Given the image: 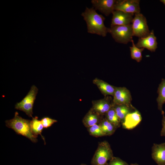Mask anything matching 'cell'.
<instances>
[{"mask_svg": "<svg viewBox=\"0 0 165 165\" xmlns=\"http://www.w3.org/2000/svg\"><path fill=\"white\" fill-rule=\"evenodd\" d=\"M87 25V32L104 37L109 32L110 28L104 24L105 18L98 14L94 7H86L84 12L81 14Z\"/></svg>", "mask_w": 165, "mask_h": 165, "instance_id": "1", "label": "cell"}, {"mask_svg": "<svg viewBox=\"0 0 165 165\" xmlns=\"http://www.w3.org/2000/svg\"><path fill=\"white\" fill-rule=\"evenodd\" d=\"M31 120L23 118L19 116L17 112L14 118L6 121V126L13 130L18 134L23 136L34 143L36 142L37 138L32 133L31 127Z\"/></svg>", "mask_w": 165, "mask_h": 165, "instance_id": "2", "label": "cell"}, {"mask_svg": "<svg viewBox=\"0 0 165 165\" xmlns=\"http://www.w3.org/2000/svg\"><path fill=\"white\" fill-rule=\"evenodd\" d=\"M112 151L106 141L99 143L91 161V165H107L108 161L113 157Z\"/></svg>", "mask_w": 165, "mask_h": 165, "instance_id": "3", "label": "cell"}, {"mask_svg": "<svg viewBox=\"0 0 165 165\" xmlns=\"http://www.w3.org/2000/svg\"><path fill=\"white\" fill-rule=\"evenodd\" d=\"M109 33L118 43L127 44L131 42L133 39L131 24L127 25L111 26Z\"/></svg>", "mask_w": 165, "mask_h": 165, "instance_id": "4", "label": "cell"}, {"mask_svg": "<svg viewBox=\"0 0 165 165\" xmlns=\"http://www.w3.org/2000/svg\"><path fill=\"white\" fill-rule=\"evenodd\" d=\"M38 90L35 85H32L26 96L21 101L16 103L15 108L24 112L29 117H32L34 104Z\"/></svg>", "mask_w": 165, "mask_h": 165, "instance_id": "5", "label": "cell"}, {"mask_svg": "<svg viewBox=\"0 0 165 165\" xmlns=\"http://www.w3.org/2000/svg\"><path fill=\"white\" fill-rule=\"evenodd\" d=\"M133 36L139 38L146 37L150 31L145 17L140 13L134 14L132 23Z\"/></svg>", "mask_w": 165, "mask_h": 165, "instance_id": "6", "label": "cell"}, {"mask_svg": "<svg viewBox=\"0 0 165 165\" xmlns=\"http://www.w3.org/2000/svg\"><path fill=\"white\" fill-rule=\"evenodd\" d=\"M140 1L138 0H116L114 10L134 14L140 13Z\"/></svg>", "mask_w": 165, "mask_h": 165, "instance_id": "7", "label": "cell"}, {"mask_svg": "<svg viewBox=\"0 0 165 165\" xmlns=\"http://www.w3.org/2000/svg\"><path fill=\"white\" fill-rule=\"evenodd\" d=\"M112 101L113 106L126 105H131V96L130 91L124 87H116Z\"/></svg>", "mask_w": 165, "mask_h": 165, "instance_id": "8", "label": "cell"}, {"mask_svg": "<svg viewBox=\"0 0 165 165\" xmlns=\"http://www.w3.org/2000/svg\"><path fill=\"white\" fill-rule=\"evenodd\" d=\"M111 26L127 25L131 24L134 14L114 10L113 12Z\"/></svg>", "mask_w": 165, "mask_h": 165, "instance_id": "9", "label": "cell"}, {"mask_svg": "<svg viewBox=\"0 0 165 165\" xmlns=\"http://www.w3.org/2000/svg\"><path fill=\"white\" fill-rule=\"evenodd\" d=\"M115 0H92L91 2L96 10L108 16L114 10Z\"/></svg>", "mask_w": 165, "mask_h": 165, "instance_id": "10", "label": "cell"}, {"mask_svg": "<svg viewBox=\"0 0 165 165\" xmlns=\"http://www.w3.org/2000/svg\"><path fill=\"white\" fill-rule=\"evenodd\" d=\"M156 38L152 30L146 37L139 38L136 46L138 48H146L151 52H155L157 48Z\"/></svg>", "mask_w": 165, "mask_h": 165, "instance_id": "11", "label": "cell"}, {"mask_svg": "<svg viewBox=\"0 0 165 165\" xmlns=\"http://www.w3.org/2000/svg\"><path fill=\"white\" fill-rule=\"evenodd\" d=\"M142 117L140 112L136 110L128 114L121 123L123 128L127 130L132 129L141 122Z\"/></svg>", "mask_w": 165, "mask_h": 165, "instance_id": "12", "label": "cell"}, {"mask_svg": "<svg viewBox=\"0 0 165 165\" xmlns=\"http://www.w3.org/2000/svg\"><path fill=\"white\" fill-rule=\"evenodd\" d=\"M151 156L158 165H165V143L154 144L152 147Z\"/></svg>", "mask_w": 165, "mask_h": 165, "instance_id": "13", "label": "cell"}, {"mask_svg": "<svg viewBox=\"0 0 165 165\" xmlns=\"http://www.w3.org/2000/svg\"><path fill=\"white\" fill-rule=\"evenodd\" d=\"M108 97L92 102L91 110L100 115H105L113 106Z\"/></svg>", "mask_w": 165, "mask_h": 165, "instance_id": "14", "label": "cell"}, {"mask_svg": "<svg viewBox=\"0 0 165 165\" xmlns=\"http://www.w3.org/2000/svg\"><path fill=\"white\" fill-rule=\"evenodd\" d=\"M93 82L94 84L97 86L101 93L105 96L108 95L113 96L115 87L97 78H96L94 79Z\"/></svg>", "mask_w": 165, "mask_h": 165, "instance_id": "15", "label": "cell"}, {"mask_svg": "<svg viewBox=\"0 0 165 165\" xmlns=\"http://www.w3.org/2000/svg\"><path fill=\"white\" fill-rule=\"evenodd\" d=\"M100 116L90 109L83 118V123L87 128L99 123L102 120Z\"/></svg>", "mask_w": 165, "mask_h": 165, "instance_id": "16", "label": "cell"}, {"mask_svg": "<svg viewBox=\"0 0 165 165\" xmlns=\"http://www.w3.org/2000/svg\"><path fill=\"white\" fill-rule=\"evenodd\" d=\"M31 127L33 134L36 137L38 135H40L46 144L45 139L41 134L44 127L41 120L38 119V117H32L31 122Z\"/></svg>", "mask_w": 165, "mask_h": 165, "instance_id": "17", "label": "cell"}, {"mask_svg": "<svg viewBox=\"0 0 165 165\" xmlns=\"http://www.w3.org/2000/svg\"><path fill=\"white\" fill-rule=\"evenodd\" d=\"M158 96L156 101L158 103V108L162 114L164 112L163 110L162 107L163 104L165 103V79H162L158 88Z\"/></svg>", "mask_w": 165, "mask_h": 165, "instance_id": "18", "label": "cell"}, {"mask_svg": "<svg viewBox=\"0 0 165 165\" xmlns=\"http://www.w3.org/2000/svg\"><path fill=\"white\" fill-rule=\"evenodd\" d=\"M130 106L126 105H116L113 107L116 115L119 119L121 123L123 122L127 115L131 112Z\"/></svg>", "mask_w": 165, "mask_h": 165, "instance_id": "19", "label": "cell"}, {"mask_svg": "<svg viewBox=\"0 0 165 165\" xmlns=\"http://www.w3.org/2000/svg\"><path fill=\"white\" fill-rule=\"evenodd\" d=\"M99 124L105 136H110L113 134L117 128L106 118L102 119Z\"/></svg>", "mask_w": 165, "mask_h": 165, "instance_id": "20", "label": "cell"}, {"mask_svg": "<svg viewBox=\"0 0 165 165\" xmlns=\"http://www.w3.org/2000/svg\"><path fill=\"white\" fill-rule=\"evenodd\" d=\"M106 118L110 122L114 125L117 128L120 127V121L116 114L113 106L105 114Z\"/></svg>", "mask_w": 165, "mask_h": 165, "instance_id": "21", "label": "cell"}, {"mask_svg": "<svg viewBox=\"0 0 165 165\" xmlns=\"http://www.w3.org/2000/svg\"><path fill=\"white\" fill-rule=\"evenodd\" d=\"M131 42L132 46L130 47L131 58L139 62L142 60V52L144 50V48H140L137 47L134 43L133 39L132 40Z\"/></svg>", "mask_w": 165, "mask_h": 165, "instance_id": "22", "label": "cell"}, {"mask_svg": "<svg viewBox=\"0 0 165 165\" xmlns=\"http://www.w3.org/2000/svg\"><path fill=\"white\" fill-rule=\"evenodd\" d=\"M87 128L90 134L93 136L98 137L105 136L99 124H95Z\"/></svg>", "mask_w": 165, "mask_h": 165, "instance_id": "23", "label": "cell"}, {"mask_svg": "<svg viewBox=\"0 0 165 165\" xmlns=\"http://www.w3.org/2000/svg\"><path fill=\"white\" fill-rule=\"evenodd\" d=\"M44 128H47L50 127L55 123L57 122V121L55 119H52L48 117H44L41 120Z\"/></svg>", "mask_w": 165, "mask_h": 165, "instance_id": "24", "label": "cell"}, {"mask_svg": "<svg viewBox=\"0 0 165 165\" xmlns=\"http://www.w3.org/2000/svg\"><path fill=\"white\" fill-rule=\"evenodd\" d=\"M107 165H130L125 161L118 157L113 156Z\"/></svg>", "mask_w": 165, "mask_h": 165, "instance_id": "25", "label": "cell"}, {"mask_svg": "<svg viewBox=\"0 0 165 165\" xmlns=\"http://www.w3.org/2000/svg\"><path fill=\"white\" fill-rule=\"evenodd\" d=\"M163 115L162 119V127L160 133V135L161 136L165 137V116L164 112L162 114Z\"/></svg>", "mask_w": 165, "mask_h": 165, "instance_id": "26", "label": "cell"}, {"mask_svg": "<svg viewBox=\"0 0 165 165\" xmlns=\"http://www.w3.org/2000/svg\"><path fill=\"white\" fill-rule=\"evenodd\" d=\"M160 1L165 5V0H161Z\"/></svg>", "mask_w": 165, "mask_h": 165, "instance_id": "27", "label": "cell"}, {"mask_svg": "<svg viewBox=\"0 0 165 165\" xmlns=\"http://www.w3.org/2000/svg\"><path fill=\"white\" fill-rule=\"evenodd\" d=\"M130 165H139L137 163H131Z\"/></svg>", "mask_w": 165, "mask_h": 165, "instance_id": "28", "label": "cell"}, {"mask_svg": "<svg viewBox=\"0 0 165 165\" xmlns=\"http://www.w3.org/2000/svg\"><path fill=\"white\" fill-rule=\"evenodd\" d=\"M80 165H86L85 164H84V163H82V164H80Z\"/></svg>", "mask_w": 165, "mask_h": 165, "instance_id": "29", "label": "cell"}]
</instances>
